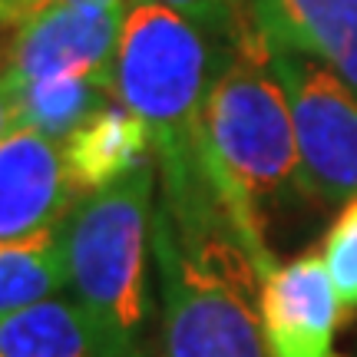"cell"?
Wrapping results in <instances>:
<instances>
[{
  "label": "cell",
  "mask_w": 357,
  "mask_h": 357,
  "mask_svg": "<svg viewBox=\"0 0 357 357\" xmlns=\"http://www.w3.org/2000/svg\"><path fill=\"white\" fill-rule=\"evenodd\" d=\"M149 245L159 268V357H268L265 275L235 235L182 238L159 205Z\"/></svg>",
  "instance_id": "1"
},
{
  "label": "cell",
  "mask_w": 357,
  "mask_h": 357,
  "mask_svg": "<svg viewBox=\"0 0 357 357\" xmlns=\"http://www.w3.org/2000/svg\"><path fill=\"white\" fill-rule=\"evenodd\" d=\"M153 189L155 169L146 162L123 182L86 195L66 218L70 291L116 357H146Z\"/></svg>",
  "instance_id": "2"
},
{
  "label": "cell",
  "mask_w": 357,
  "mask_h": 357,
  "mask_svg": "<svg viewBox=\"0 0 357 357\" xmlns=\"http://www.w3.org/2000/svg\"><path fill=\"white\" fill-rule=\"evenodd\" d=\"M205 129L225 178L252 208L288 185L301 189L288 93L271 43L255 26L245 24L231 33V53L205 100Z\"/></svg>",
  "instance_id": "3"
},
{
  "label": "cell",
  "mask_w": 357,
  "mask_h": 357,
  "mask_svg": "<svg viewBox=\"0 0 357 357\" xmlns=\"http://www.w3.org/2000/svg\"><path fill=\"white\" fill-rule=\"evenodd\" d=\"M271 56L291 106L301 189L328 202L357 199V93L307 53L271 47Z\"/></svg>",
  "instance_id": "4"
},
{
  "label": "cell",
  "mask_w": 357,
  "mask_h": 357,
  "mask_svg": "<svg viewBox=\"0 0 357 357\" xmlns=\"http://www.w3.org/2000/svg\"><path fill=\"white\" fill-rule=\"evenodd\" d=\"M129 3L50 7L13 26L3 73L17 83L79 73L113 89L116 47Z\"/></svg>",
  "instance_id": "5"
},
{
  "label": "cell",
  "mask_w": 357,
  "mask_h": 357,
  "mask_svg": "<svg viewBox=\"0 0 357 357\" xmlns=\"http://www.w3.org/2000/svg\"><path fill=\"white\" fill-rule=\"evenodd\" d=\"M341 298L321 255L278 265L261 281V331L268 357H334Z\"/></svg>",
  "instance_id": "6"
},
{
  "label": "cell",
  "mask_w": 357,
  "mask_h": 357,
  "mask_svg": "<svg viewBox=\"0 0 357 357\" xmlns=\"http://www.w3.org/2000/svg\"><path fill=\"white\" fill-rule=\"evenodd\" d=\"M73 189L63 172V149L33 129L0 139V242H17L66 218Z\"/></svg>",
  "instance_id": "7"
},
{
  "label": "cell",
  "mask_w": 357,
  "mask_h": 357,
  "mask_svg": "<svg viewBox=\"0 0 357 357\" xmlns=\"http://www.w3.org/2000/svg\"><path fill=\"white\" fill-rule=\"evenodd\" d=\"M248 26L271 47L331 66L357 93V0H258Z\"/></svg>",
  "instance_id": "8"
},
{
  "label": "cell",
  "mask_w": 357,
  "mask_h": 357,
  "mask_svg": "<svg viewBox=\"0 0 357 357\" xmlns=\"http://www.w3.org/2000/svg\"><path fill=\"white\" fill-rule=\"evenodd\" d=\"M153 132L119 100L102 102L63 139V172L73 195H96L146 166Z\"/></svg>",
  "instance_id": "9"
},
{
  "label": "cell",
  "mask_w": 357,
  "mask_h": 357,
  "mask_svg": "<svg viewBox=\"0 0 357 357\" xmlns=\"http://www.w3.org/2000/svg\"><path fill=\"white\" fill-rule=\"evenodd\" d=\"M3 357H116L96 324L70 298H43L37 305L0 314Z\"/></svg>",
  "instance_id": "10"
},
{
  "label": "cell",
  "mask_w": 357,
  "mask_h": 357,
  "mask_svg": "<svg viewBox=\"0 0 357 357\" xmlns=\"http://www.w3.org/2000/svg\"><path fill=\"white\" fill-rule=\"evenodd\" d=\"M70 288L66 218L17 242H0V314H13Z\"/></svg>",
  "instance_id": "11"
},
{
  "label": "cell",
  "mask_w": 357,
  "mask_h": 357,
  "mask_svg": "<svg viewBox=\"0 0 357 357\" xmlns=\"http://www.w3.org/2000/svg\"><path fill=\"white\" fill-rule=\"evenodd\" d=\"M113 89L79 73L40 77L17 83L13 79V113L17 129H33L47 139H66L73 129L89 119L102 102H109Z\"/></svg>",
  "instance_id": "12"
},
{
  "label": "cell",
  "mask_w": 357,
  "mask_h": 357,
  "mask_svg": "<svg viewBox=\"0 0 357 357\" xmlns=\"http://www.w3.org/2000/svg\"><path fill=\"white\" fill-rule=\"evenodd\" d=\"M321 258L328 265L341 307H357V199L344 202L337 222L324 238Z\"/></svg>",
  "instance_id": "13"
},
{
  "label": "cell",
  "mask_w": 357,
  "mask_h": 357,
  "mask_svg": "<svg viewBox=\"0 0 357 357\" xmlns=\"http://www.w3.org/2000/svg\"><path fill=\"white\" fill-rule=\"evenodd\" d=\"M129 3H159L189 17L205 33H235L238 30V0H129Z\"/></svg>",
  "instance_id": "14"
},
{
  "label": "cell",
  "mask_w": 357,
  "mask_h": 357,
  "mask_svg": "<svg viewBox=\"0 0 357 357\" xmlns=\"http://www.w3.org/2000/svg\"><path fill=\"white\" fill-rule=\"evenodd\" d=\"M17 129V113H13V79L0 73V139H7Z\"/></svg>",
  "instance_id": "15"
},
{
  "label": "cell",
  "mask_w": 357,
  "mask_h": 357,
  "mask_svg": "<svg viewBox=\"0 0 357 357\" xmlns=\"http://www.w3.org/2000/svg\"><path fill=\"white\" fill-rule=\"evenodd\" d=\"M79 3H126V0H20V20L50 7H79Z\"/></svg>",
  "instance_id": "16"
},
{
  "label": "cell",
  "mask_w": 357,
  "mask_h": 357,
  "mask_svg": "<svg viewBox=\"0 0 357 357\" xmlns=\"http://www.w3.org/2000/svg\"><path fill=\"white\" fill-rule=\"evenodd\" d=\"M0 20L20 26V0H0Z\"/></svg>",
  "instance_id": "17"
},
{
  "label": "cell",
  "mask_w": 357,
  "mask_h": 357,
  "mask_svg": "<svg viewBox=\"0 0 357 357\" xmlns=\"http://www.w3.org/2000/svg\"><path fill=\"white\" fill-rule=\"evenodd\" d=\"M258 0H238V26L248 24V17H252V10H255Z\"/></svg>",
  "instance_id": "18"
},
{
  "label": "cell",
  "mask_w": 357,
  "mask_h": 357,
  "mask_svg": "<svg viewBox=\"0 0 357 357\" xmlns=\"http://www.w3.org/2000/svg\"><path fill=\"white\" fill-rule=\"evenodd\" d=\"M0 357H3V354H0Z\"/></svg>",
  "instance_id": "19"
}]
</instances>
